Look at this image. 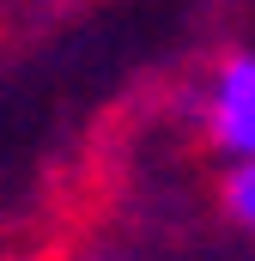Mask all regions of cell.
Masks as SVG:
<instances>
[{
    "label": "cell",
    "mask_w": 255,
    "mask_h": 261,
    "mask_svg": "<svg viewBox=\"0 0 255 261\" xmlns=\"http://www.w3.org/2000/svg\"><path fill=\"white\" fill-rule=\"evenodd\" d=\"M219 200H225V219H231L237 231H249V237H255V158H249V164H231V170H225V182H219Z\"/></svg>",
    "instance_id": "7a4b0ae2"
},
{
    "label": "cell",
    "mask_w": 255,
    "mask_h": 261,
    "mask_svg": "<svg viewBox=\"0 0 255 261\" xmlns=\"http://www.w3.org/2000/svg\"><path fill=\"white\" fill-rule=\"evenodd\" d=\"M194 122L225 164L255 158V49H231L207 67L200 97H194Z\"/></svg>",
    "instance_id": "6da1fadb"
}]
</instances>
